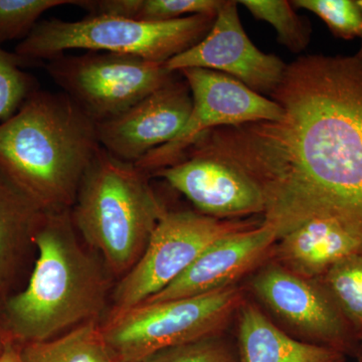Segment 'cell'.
<instances>
[{
  "label": "cell",
  "mask_w": 362,
  "mask_h": 362,
  "mask_svg": "<svg viewBox=\"0 0 362 362\" xmlns=\"http://www.w3.org/2000/svg\"><path fill=\"white\" fill-rule=\"evenodd\" d=\"M150 177L162 178L192 202L197 211L218 220L263 216L265 202L258 185L237 166L214 154L189 148L168 168Z\"/></svg>",
  "instance_id": "cell-12"
},
{
  "label": "cell",
  "mask_w": 362,
  "mask_h": 362,
  "mask_svg": "<svg viewBox=\"0 0 362 362\" xmlns=\"http://www.w3.org/2000/svg\"><path fill=\"white\" fill-rule=\"evenodd\" d=\"M170 73L206 69L226 74L259 95H269L282 81L287 65L259 51L249 39L238 13V1L226 0L211 30L194 47L164 64Z\"/></svg>",
  "instance_id": "cell-11"
},
{
  "label": "cell",
  "mask_w": 362,
  "mask_h": 362,
  "mask_svg": "<svg viewBox=\"0 0 362 362\" xmlns=\"http://www.w3.org/2000/svg\"><path fill=\"white\" fill-rule=\"evenodd\" d=\"M47 73L90 120H110L168 84L178 73L164 64L114 52L87 51L47 61Z\"/></svg>",
  "instance_id": "cell-8"
},
{
  "label": "cell",
  "mask_w": 362,
  "mask_h": 362,
  "mask_svg": "<svg viewBox=\"0 0 362 362\" xmlns=\"http://www.w3.org/2000/svg\"><path fill=\"white\" fill-rule=\"evenodd\" d=\"M246 299L242 284L201 296L108 311L101 331L118 362H144L160 350L226 332Z\"/></svg>",
  "instance_id": "cell-6"
},
{
  "label": "cell",
  "mask_w": 362,
  "mask_h": 362,
  "mask_svg": "<svg viewBox=\"0 0 362 362\" xmlns=\"http://www.w3.org/2000/svg\"><path fill=\"white\" fill-rule=\"evenodd\" d=\"M33 245L37 257L28 284L0 301L1 342L47 341L101 322L114 278L81 239L71 211L44 213Z\"/></svg>",
  "instance_id": "cell-2"
},
{
  "label": "cell",
  "mask_w": 362,
  "mask_h": 362,
  "mask_svg": "<svg viewBox=\"0 0 362 362\" xmlns=\"http://www.w3.org/2000/svg\"><path fill=\"white\" fill-rule=\"evenodd\" d=\"M100 149L97 124L63 92L35 90L0 124V171L42 213L71 211Z\"/></svg>",
  "instance_id": "cell-3"
},
{
  "label": "cell",
  "mask_w": 362,
  "mask_h": 362,
  "mask_svg": "<svg viewBox=\"0 0 362 362\" xmlns=\"http://www.w3.org/2000/svg\"><path fill=\"white\" fill-rule=\"evenodd\" d=\"M262 221L218 220L199 211H166L141 258L114 285L112 310L130 308L158 294L216 240Z\"/></svg>",
  "instance_id": "cell-9"
},
{
  "label": "cell",
  "mask_w": 362,
  "mask_h": 362,
  "mask_svg": "<svg viewBox=\"0 0 362 362\" xmlns=\"http://www.w3.org/2000/svg\"><path fill=\"white\" fill-rule=\"evenodd\" d=\"M278 120L216 128L190 148L237 166L261 189L278 240L307 221L337 223L362 246V58L311 54L286 68Z\"/></svg>",
  "instance_id": "cell-1"
},
{
  "label": "cell",
  "mask_w": 362,
  "mask_h": 362,
  "mask_svg": "<svg viewBox=\"0 0 362 362\" xmlns=\"http://www.w3.org/2000/svg\"><path fill=\"white\" fill-rule=\"evenodd\" d=\"M358 254L361 243L341 226L314 218L281 237L271 261L301 277L319 279L342 259Z\"/></svg>",
  "instance_id": "cell-15"
},
{
  "label": "cell",
  "mask_w": 362,
  "mask_h": 362,
  "mask_svg": "<svg viewBox=\"0 0 362 362\" xmlns=\"http://www.w3.org/2000/svg\"><path fill=\"white\" fill-rule=\"evenodd\" d=\"M292 4L315 13L339 39L361 37L362 11L356 0H295Z\"/></svg>",
  "instance_id": "cell-25"
},
{
  "label": "cell",
  "mask_w": 362,
  "mask_h": 362,
  "mask_svg": "<svg viewBox=\"0 0 362 362\" xmlns=\"http://www.w3.org/2000/svg\"><path fill=\"white\" fill-rule=\"evenodd\" d=\"M277 240V233L263 221L226 235L207 247L175 282L145 302L201 296L240 285L270 261Z\"/></svg>",
  "instance_id": "cell-14"
},
{
  "label": "cell",
  "mask_w": 362,
  "mask_h": 362,
  "mask_svg": "<svg viewBox=\"0 0 362 362\" xmlns=\"http://www.w3.org/2000/svg\"><path fill=\"white\" fill-rule=\"evenodd\" d=\"M144 362H240L235 337L228 331L160 350Z\"/></svg>",
  "instance_id": "cell-22"
},
{
  "label": "cell",
  "mask_w": 362,
  "mask_h": 362,
  "mask_svg": "<svg viewBox=\"0 0 362 362\" xmlns=\"http://www.w3.org/2000/svg\"><path fill=\"white\" fill-rule=\"evenodd\" d=\"M21 356V362H118L97 321L47 341L23 345Z\"/></svg>",
  "instance_id": "cell-19"
},
{
  "label": "cell",
  "mask_w": 362,
  "mask_h": 362,
  "mask_svg": "<svg viewBox=\"0 0 362 362\" xmlns=\"http://www.w3.org/2000/svg\"><path fill=\"white\" fill-rule=\"evenodd\" d=\"M178 73L189 86L192 112L173 141L134 164L149 175L176 163L209 131L257 121L278 120L282 116V109L276 102L226 74L197 68Z\"/></svg>",
  "instance_id": "cell-10"
},
{
  "label": "cell",
  "mask_w": 362,
  "mask_h": 362,
  "mask_svg": "<svg viewBox=\"0 0 362 362\" xmlns=\"http://www.w3.org/2000/svg\"><path fill=\"white\" fill-rule=\"evenodd\" d=\"M150 180L148 173L101 147L86 171L71 209L81 239L117 281L141 258L168 211Z\"/></svg>",
  "instance_id": "cell-4"
},
{
  "label": "cell",
  "mask_w": 362,
  "mask_h": 362,
  "mask_svg": "<svg viewBox=\"0 0 362 362\" xmlns=\"http://www.w3.org/2000/svg\"><path fill=\"white\" fill-rule=\"evenodd\" d=\"M357 2H358L359 6H361V11H362V0H357ZM361 49H359L358 52H357V56L361 57L362 58V33H361Z\"/></svg>",
  "instance_id": "cell-28"
},
{
  "label": "cell",
  "mask_w": 362,
  "mask_h": 362,
  "mask_svg": "<svg viewBox=\"0 0 362 362\" xmlns=\"http://www.w3.org/2000/svg\"><path fill=\"white\" fill-rule=\"evenodd\" d=\"M2 350V342H1V338H0V354H1Z\"/></svg>",
  "instance_id": "cell-29"
},
{
  "label": "cell",
  "mask_w": 362,
  "mask_h": 362,
  "mask_svg": "<svg viewBox=\"0 0 362 362\" xmlns=\"http://www.w3.org/2000/svg\"><path fill=\"white\" fill-rule=\"evenodd\" d=\"M356 358L357 359V362H362V343L361 346H359L358 351H357Z\"/></svg>",
  "instance_id": "cell-27"
},
{
  "label": "cell",
  "mask_w": 362,
  "mask_h": 362,
  "mask_svg": "<svg viewBox=\"0 0 362 362\" xmlns=\"http://www.w3.org/2000/svg\"><path fill=\"white\" fill-rule=\"evenodd\" d=\"M225 0H77L90 16H113L140 21L180 20L218 14Z\"/></svg>",
  "instance_id": "cell-18"
},
{
  "label": "cell",
  "mask_w": 362,
  "mask_h": 362,
  "mask_svg": "<svg viewBox=\"0 0 362 362\" xmlns=\"http://www.w3.org/2000/svg\"><path fill=\"white\" fill-rule=\"evenodd\" d=\"M28 63L14 52L9 54L0 49V120L11 118L37 90L35 81L21 70Z\"/></svg>",
  "instance_id": "cell-24"
},
{
  "label": "cell",
  "mask_w": 362,
  "mask_h": 362,
  "mask_svg": "<svg viewBox=\"0 0 362 362\" xmlns=\"http://www.w3.org/2000/svg\"><path fill=\"white\" fill-rule=\"evenodd\" d=\"M42 214L0 171V301L13 293Z\"/></svg>",
  "instance_id": "cell-17"
},
{
  "label": "cell",
  "mask_w": 362,
  "mask_h": 362,
  "mask_svg": "<svg viewBox=\"0 0 362 362\" xmlns=\"http://www.w3.org/2000/svg\"><path fill=\"white\" fill-rule=\"evenodd\" d=\"M21 346L13 342H2L0 362H21Z\"/></svg>",
  "instance_id": "cell-26"
},
{
  "label": "cell",
  "mask_w": 362,
  "mask_h": 362,
  "mask_svg": "<svg viewBox=\"0 0 362 362\" xmlns=\"http://www.w3.org/2000/svg\"><path fill=\"white\" fill-rule=\"evenodd\" d=\"M238 4L246 7L255 18L270 23L278 35L280 44L295 52H301L310 42V23L293 9L286 0H243Z\"/></svg>",
  "instance_id": "cell-21"
},
{
  "label": "cell",
  "mask_w": 362,
  "mask_h": 362,
  "mask_svg": "<svg viewBox=\"0 0 362 362\" xmlns=\"http://www.w3.org/2000/svg\"><path fill=\"white\" fill-rule=\"evenodd\" d=\"M362 343V254L342 259L319 278Z\"/></svg>",
  "instance_id": "cell-20"
},
{
  "label": "cell",
  "mask_w": 362,
  "mask_h": 362,
  "mask_svg": "<svg viewBox=\"0 0 362 362\" xmlns=\"http://www.w3.org/2000/svg\"><path fill=\"white\" fill-rule=\"evenodd\" d=\"M178 75L127 111L97 124L102 148L119 160L136 164L173 141L185 127L192 109L189 86Z\"/></svg>",
  "instance_id": "cell-13"
},
{
  "label": "cell",
  "mask_w": 362,
  "mask_h": 362,
  "mask_svg": "<svg viewBox=\"0 0 362 362\" xmlns=\"http://www.w3.org/2000/svg\"><path fill=\"white\" fill-rule=\"evenodd\" d=\"M247 298L295 339L356 357L361 342L319 279L269 261L242 283Z\"/></svg>",
  "instance_id": "cell-7"
},
{
  "label": "cell",
  "mask_w": 362,
  "mask_h": 362,
  "mask_svg": "<svg viewBox=\"0 0 362 362\" xmlns=\"http://www.w3.org/2000/svg\"><path fill=\"white\" fill-rule=\"evenodd\" d=\"M69 4L76 0H0V45L26 39L45 11Z\"/></svg>",
  "instance_id": "cell-23"
},
{
  "label": "cell",
  "mask_w": 362,
  "mask_h": 362,
  "mask_svg": "<svg viewBox=\"0 0 362 362\" xmlns=\"http://www.w3.org/2000/svg\"><path fill=\"white\" fill-rule=\"evenodd\" d=\"M240 362H346L337 350L295 339L247 297L235 319Z\"/></svg>",
  "instance_id": "cell-16"
},
{
  "label": "cell",
  "mask_w": 362,
  "mask_h": 362,
  "mask_svg": "<svg viewBox=\"0 0 362 362\" xmlns=\"http://www.w3.org/2000/svg\"><path fill=\"white\" fill-rule=\"evenodd\" d=\"M216 16H192L166 21L113 16H88L77 21L52 18L40 21L14 52L28 62L49 61L70 49H85L165 64L199 44L211 30Z\"/></svg>",
  "instance_id": "cell-5"
}]
</instances>
